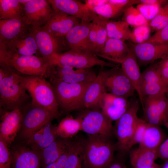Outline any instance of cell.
<instances>
[{
	"label": "cell",
	"instance_id": "1",
	"mask_svg": "<svg viewBox=\"0 0 168 168\" xmlns=\"http://www.w3.org/2000/svg\"><path fill=\"white\" fill-rule=\"evenodd\" d=\"M102 137L88 135L80 141L83 160L89 168H106L113 160L116 145Z\"/></svg>",
	"mask_w": 168,
	"mask_h": 168
},
{
	"label": "cell",
	"instance_id": "2",
	"mask_svg": "<svg viewBox=\"0 0 168 168\" xmlns=\"http://www.w3.org/2000/svg\"><path fill=\"white\" fill-rule=\"evenodd\" d=\"M2 68L5 76L0 80V110L10 111L21 109L30 96L22 83L21 75L14 70Z\"/></svg>",
	"mask_w": 168,
	"mask_h": 168
},
{
	"label": "cell",
	"instance_id": "3",
	"mask_svg": "<svg viewBox=\"0 0 168 168\" xmlns=\"http://www.w3.org/2000/svg\"><path fill=\"white\" fill-rule=\"evenodd\" d=\"M22 83L29 93L31 103L43 108L58 118L60 113L53 87L50 83L41 76L21 75Z\"/></svg>",
	"mask_w": 168,
	"mask_h": 168
},
{
	"label": "cell",
	"instance_id": "4",
	"mask_svg": "<svg viewBox=\"0 0 168 168\" xmlns=\"http://www.w3.org/2000/svg\"><path fill=\"white\" fill-rule=\"evenodd\" d=\"M59 110L61 114L84 108L83 99L85 92L91 83H66L51 79Z\"/></svg>",
	"mask_w": 168,
	"mask_h": 168
},
{
	"label": "cell",
	"instance_id": "5",
	"mask_svg": "<svg viewBox=\"0 0 168 168\" xmlns=\"http://www.w3.org/2000/svg\"><path fill=\"white\" fill-rule=\"evenodd\" d=\"M22 123L14 142L24 143L35 132L56 116L46 109L31 103L21 108Z\"/></svg>",
	"mask_w": 168,
	"mask_h": 168
},
{
	"label": "cell",
	"instance_id": "6",
	"mask_svg": "<svg viewBox=\"0 0 168 168\" xmlns=\"http://www.w3.org/2000/svg\"><path fill=\"white\" fill-rule=\"evenodd\" d=\"M2 66L25 75L42 77L46 75L49 67L47 63L40 56L11 54L6 50L2 58Z\"/></svg>",
	"mask_w": 168,
	"mask_h": 168
},
{
	"label": "cell",
	"instance_id": "7",
	"mask_svg": "<svg viewBox=\"0 0 168 168\" xmlns=\"http://www.w3.org/2000/svg\"><path fill=\"white\" fill-rule=\"evenodd\" d=\"M49 66H69L77 68H89L95 66L114 68L119 65L106 62L91 53L70 50L54 54L47 62Z\"/></svg>",
	"mask_w": 168,
	"mask_h": 168
},
{
	"label": "cell",
	"instance_id": "8",
	"mask_svg": "<svg viewBox=\"0 0 168 168\" xmlns=\"http://www.w3.org/2000/svg\"><path fill=\"white\" fill-rule=\"evenodd\" d=\"M78 117L81 121L82 131L87 135L110 139L114 133L112 121L100 108L87 109Z\"/></svg>",
	"mask_w": 168,
	"mask_h": 168
},
{
	"label": "cell",
	"instance_id": "9",
	"mask_svg": "<svg viewBox=\"0 0 168 168\" xmlns=\"http://www.w3.org/2000/svg\"><path fill=\"white\" fill-rule=\"evenodd\" d=\"M100 70L105 92L128 99L134 96L135 88L119 65Z\"/></svg>",
	"mask_w": 168,
	"mask_h": 168
},
{
	"label": "cell",
	"instance_id": "10",
	"mask_svg": "<svg viewBox=\"0 0 168 168\" xmlns=\"http://www.w3.org/2000/svg\"><path fill=\"white\" fill-rule=\"evenodd\" d=\"M139 105L137 101H131L127 110L115 121L114 133L117 142L116 149L126 152L127 146L131 139L139 118L137 116Z\"/></svg>",
	"mask_w": 168,
	"mask_h": 168
},
{
	"label": "cell",
	"instance_id": "11",
	"mask_svg": "<svg viewBox=\"0 0 168 168\" xmlns=\"http://www.w3.org/2000/svg\"><path fill=\"white\" fill-rule=\"evenodd\" d=\"M53 10L45 0H30L24 6L22 18L29 26L36 28L44 26L50 18Z\"/></svg>",
	"mask_w": 168,
	"mask_h": 168
},
{
	"label": "cell",
	"instance_id": "12",
	"mask_svg": "<svg viewBox=\"0 0 168 168\" xmlns=\"http://www.w3.org/2000/svg\"><path fill=\"white\" fill-rule=\"evenodd\" d=\"M89 68H77L69 66H49L48 76L69 83L91 82L97 75Z\"/></svg>",
	"mask_w": 168,
	"mask_h": 168
},
{
	"label": "cell",
	"instance_id": "13",
	"mask_svg": "<svg viewBox=\"0 0 168 168\" xmlns=\"http://www.w3.org/2000/svg\"><path fill=\"white\" fill-rule=\"evenodd\" d=\"M0 141L8 148L15 141L20 130L22 123L21 109L10 111L0 110Z\"/></svg>",
	"mask_w": 168,
	"mask_h": 168
},
{
	"label": "cell",
	"instance_id": "14",
	"mask_svg": "<svg viewBox=\"0 0 168 168\" xmlns=\"http://www.w3.org/2000/svg\"><path fill=\"white\" fill-rule=\"evenodd\" d=\"M127 44L138 61L142 64L152 63L168 55V42L158 44L145 42L136 44L130 41Z\"/></svg>",
	"mask_w": 168,
	"mask_h": 168
},
{
	"label": "cell",
	"instance_id": "15",
	"mask_svg": "<svg viewBox=\"0 0 168 168\" xmlns=\"http://www.w3.org/2000/svg\"><path fill=\"white\" fill-rule=\"evenodd\" d=\"M147 122L159 126L168 121V102L166 94L146 97L143 108Z\"/></svg>",
	"mask_w": 168,
	"mask_h": 168
},
{
	"label": "cell",
	"instance_id": "16",
	"mask_svg": "<svg viewBox=\"0 0 168 168\" xmlns=\"http://www.w3.org/2000/svg\"><path fill=\"white\" fill-rule=\"evenodd\" d=\"M12 160L11 168H40L38 152L25 144L14 142L9 148Z\"/></svg>",
	"mask_w": 168,
	"mask_h": 168
},
{
	"label": "cell",
	"instance_id": "17",
	"mask_svg": "<svg viewBox=\"0 0 168 168\" xmlns=\"http://www.w3.org/2000/svg\"><path fill=\"white\" fill-rule=\"evenodd\" d=\"M53 10L91 22L98 16L85 4L75 0H47Z\"/></svg>",
	"mask_w": 168,
	"mask_h": 168
},
{
	"label": "cell",
	"instance_id": "18",
	"mask_svg": "<svg viewBox=\"0 0 168 168\" xmlns=\"http://www.w3.org/2000/svg\"><path fill=\"white\" fill-rule=\"evenodd\" d=\"M140 90L144 99L166 94L168 91V86L163 83L158 73L156 63L150 66L142 73Z\"/></svg>",
	"mask_w": 168,
	"mask_h": 168
},
{
	"label": "cell",
	"instance_id": "19",
	"mask_svg": "<svg viewBox=\"0 0 168 168\" xmlns=\"http://www.w3.org/2000/svg\"><path fill=\"white\" fill-rule=\"evenodd\" d=\"M81 21L74 16L53 10L50 18L42 27L54 37L60 40L65 38L70 30Z\"/></svg>",
	"mask_w": 168,
	"mask_h": 168
},
{
	"label": "cell",
	"instance_id": "20",
	"mask_svg": "<svg viewBox=\"0 0 168 168\" xmlns=\"http://www.w3.org/2000/svg\"><path fill=\"white\" fill-rule=\"evenodd\" d=\"M128 99L104 92L100 100L99 107L112 121H116L130 107Z\"/></svg>",
	"mask_w": 168,
	"mask_h": 168
},
{
	"label": "cell",
	"instance_id": "21",
	"mask_svg": "<svg viewBox=\"0 0 168 168\" xmlns=\"http://www.w3.org/2000/svg\"><path fill=\"white\" fill-rule=\"evenodd\" d=\"M29 27L30 26L28 30L8 43L0 44L4 46L7 52L10 54L30 55L35 54L38 56V54H40Z\"/></svg>",
	"mask_w": 168,
	"mask_h": 168
},
{
	"label": "cell",
	"instance_id": "22",
	"mask_svg": "<svg viewBox=\"0 0 168 168\" xmlns=\"http://www.w3.org/2000/svg\"><path fill=\"white\" fill-rule=\"evenodd\" d=\"M29 29L35 38L40 55L47 63L54 54L58 53L60 40L54 37L42 27L30 26Z\"/></svg>",
	"mask_w": 168,
	"mask_h": 168
},
{
	"label": "cell",
	"instance_id": "23",
	"mask_svg": "<svg viewBox=\"0 0 168 168\" xmlns=\"http://www.w3.org/2000/svg\"><path fill=\"white\" fill-rule=\"evenodd\" d=\"M74 141L71 138L58 137L49 146L37 151L40 158L41 168H44L48 165L57 161L70 149Z\"/></svg>",
	"mask_w": 168,
	"mask_h": 168
},
{
	"label": "cell",
	"instance_id": "24",
	"mask_svg": "<svg viewBox=\"0 0 168 168\" xmlns=\"http://www.w3.org/2000/svg\"><path fill=\"white\" fill-rule=\"evenodd\" d=\"M57 126L53 124L51 121L48 122L34 133L24 144L35 151L44 149L58 137L56 132Z\"/></svg>",
	"mask_w": 168,
	"mask_h": 168
},
{
	"label": "cell",
	"instance_id": "25",
	"mask_svg": "<svg viewBox=\"0 0 168 168\" xmlns=\"http://www.w3.org/2000/svg\"><path fill=\"white\" fill-rule=\"evenodd\" d=\"M91 25V22L81 21L68 32L65 38L70 50L86 52L88 38Z\"/></svg>",
	"mask_w": 168,
	"mask_h": 168
},
{
	"label": "cell",
	"instance_id": "26",
	"mask_svg": "<svg viewBox=\"0 0 168 168\" xmlns=\"http://www.w3.org/2000/svg\"><path fill=\"white\" fill-rule=\"evenodd\" d=\"M124 41L107 38L102 50L97 55L114 63L121 64L129 51Z\"/></svg>",
	"mask_w": 168,
	"mask_h": 168
},
{
	"label": "cell",
	"instance_id": "27",
	"mask_svg": "<svg viewBox=\"0 0 168 168\" xmlns=\"http://www.w3.org/2000/svg\"><path fill=\"white\" fill-rule=\"evenodd\" d=\"M121 64V68L123 72L128 78L137 92L143 108L144 99L140 90L142 73H141L137 58L130 49L127 57Z\"/></svg>",
	"mask_w": 168,
	"mask_h": 168
},
{
	"label": "cell",
	"instance_id": "28",
	"mask_svg": "<svg viewBox=\"0 0 168 168\" xmlns=\"http://www.w3.org/2000/svg\"><path fill=\"white\" fill-rule=\"evenodd\" d=\"M22 18L0 20V43L5 44L28 30Z\"/></svg>",
	"mask_w": 168,
	"mask_h": 168
},
{
	"label": "cell",
	"instance_id": "29",
	"mask_svg": "<svg viewBox=\"0 0 168 168\" xmlns=\"http://www.w3.org/2000/svg\"><path fill=\"white\" fill-rule=\"evenodd\" d=\"M104 92L100 70L96 79L89 84L85 92L83 99L84 107L87 109L100 108L99 103Z\"/></svg>",
	"mask_w": 168,
	"mask_h": 168
},
{
	"label": "cell",
	"instance_id": "30",
	"mask_svg": "<svg viewBox=\"0 0 168 168\" xmlns=\"http://www.w3.org/2000/svg\"><path fill=\"white\" fill-rule=\"evenodd\" d=\"M130 162L134 168H150L158 158L157 149H150L138 147L130 152Z\"/></svg>",
	"mask_w": 168,
	"mask_h": 168
},
{
	"label": "cell",
	"instance_id": "31",
	"mask_svg": "<svg viewBox=\"0 0 168 168\" xmlns=\"http://www.w3.org/2000/svg\"><path fill=\"white\" fill-rule=\"evenodd\" d=\"M82 130L80 119L68 115L63 119L57 126L56 132L58 137L70 139Z\"/></svg>",
	"mask_w": 168,
	"mask_h": 168
},
{
	"label": "cell",
	"instance_id": "32",
	"mask_svg": "<svg viewBox=\"0 0 168 168\" xmlns=\"http://www.w3.org/2000/svg\"><path fill=\"white\" fill-rule=\"evenodd\" d=\"M164 137V134L159 126L148 123L143 138L138 147L157 149L163 142Z\"/></svg>",
	"mask_w": 168,
	"mask_h": 168
},
{
	"label": "cell",
	"instance_id": "33",
	"mask_svg": "<svg viewBox=\"0 0 168 168\" xmlns=\"http://www.w3.org/2000/svg\"><path fill=\"white\" fill-rule=\"evenodd\" d=\"M24 6L18 0H0V20L22 18Z\"/></svg>",
	"mask_w": 168,
	"mask_h": 168
},
{
	"label": "cell",
	"instance_id": "34",
	"mask_svg": "<svg viewBox=\"0 0 168 168\" xmlns=\"http://www.w3.org/2000/svg\"><path fill=\"white\" fill-rule=\"evenodd\" d=\"M108 38L125 41L129 40L131 31L129 25L124 21H108L106 23Z\"/></svg>",
	"mask_w": 168,
	"mask_h": 168
},
{
	"label": "cell",
	"instance_id": "35",
	"mask_svg": "<svg viewBox=\"0 0 168 168\" xmlns=\"http://www.w3.org/2000/svg\"><path fill=\"white\" fill-rule=\"evenodd\" d=\"M124 20L129 25L135 27L148 24L149 21L146 20L136 8L132 6H128L125 10Z\"/></svg>",
	"mask_w": 168,
	"mask_h": 168
},
{
	"label": "cell",
	"instance_id": "36",
	"mask_svg": "<svg viewBox=\"0 0 168 168\" xmlns=\"http://www.w3.org/2000/svg\"><path fill=\"white\" fill-rule=\"evenodd\" d=\"M108 21V20L99 16L98 19L96 40L94 54V55L96 56L103 49L108 38L106 28V23Z\"/></svg>",
	"mask_w": 168,
	"mask_h": 168
},
{
	"label": "cell",
	"instance_id": "37",
	"mask_svg": "<svg viewBox=\"0 0 168 168\" xmlns=\"http://www.w3.org/2000/svg\"><path fill=\"white\" fill-rule=\"evenodd\" d=\"M83 159L80 141H75L71 147L64 168H77Z\"/></svg>",
	"mask_w": 168,
	"mask_h": 168
},
{
	"label": "cell",
	"instance_id": "38",
	"mask_svg": "<svg viewBox=\"0 0 168 168\" xmlns=\"http://www.w3.org/2000/svg\"><path fill=\"white\" fill-rule=\"evenodd\" d=\"M123 8L107 3L98 7H93L90 9L96 13L99 17L109 20L117 15Z\"/></svg>",
	"mask_w": 168,
	"mask_h": 168
},
{
	"label": "cell",
	"instance_id": "39",
	"mask_svg": "<svg viewBox=\"0 0 168 168\" xmlns=\"http://www.w3.org/2000/svg\"><path fill=\"white\" fill-rule=\"evenodd\" d=\"M150 32L151 28L148 24L135 27L131 32L129 40L136 44L145 42L150 37Z\"/></svg>",
	"mask_w": 168,
	"mask_h": 168
},
{
	"label": "cell",
	"instance_id": "40",
	"mask_svg": "<svg viewBox=\"0 0 168 168\" xmlns=\"http://www.w3.org/2000/svg\"><path fill=\"white\" fill-rule=\"evenodd\" d=\"M147 125L148 123L146 121L139 118L133 134L127 146L126 152L128 151L135 144H139L141 142Z\"/></svg>",
	"mask_w": 168,
	"mask_h": 168
},
{
	"label": "cell",
	"instance_id": "41",
	"mask_svg": "<svg viewBox=\"0 0 168 168\" xmlns=\"http://www.w3.org/2000/svg\"><path fill=\"white\" fill-rule=\"evenodd\" d=\"M161 6L159 5H151L139 4L137 8L143 17L148 21H151L156 16Z\"/></svg>",
	"mask_w": 168,
	"mask_h": 168
},
{
	"label": "cell",
	"instance_id": "42",
	"mask_svg": "<svg viewBox=\"0 0 168 168\" xmlns=\"http://www.w3.org/2000/svg\"><path fill=\"white\" fill-rule=\"evenodd\" d=\"M98 17L96 19L91 22V26L88 35L86 46V52L91 53L93 55H94L96 40Z\"/></svg>",
	"mask_w": 168,
	"mask_h": 168
},
{
	"label": "cell",
	"instance_id": "43",
	"mask_svg": "<svg viewBox=\"0 0 168 168\" xmlns=\"http://www.w3.org/2000/svg\"><path fill=\"white\" fill-rule=\"evenodd\" d=\"M12 160L9 148L0 141V168H11Z\"/></svg>",
	"mask_w": 168,
	"mask_h": 168
},
{
	"label": "cell",
	"instance_id": "44",
	"mask_svg": "<svg viewBox=\"0 0 168 168\" xmlns=\"http://www.w3.org/2000/svg\"><path fill=\"white\" fill-rule=\"evenodd\" d=\"M146 42L158 44L168 42V24L156 31Z\"/></svg>",
	"mask_w": 168,
	"mask_h": 168
},
{
	"label": "cell",
	"instance_id": "45",
	"mask_svg": "<svg viewBox=\"0 0 168 168\" xmlns=\"http://www.w3.org/2000/svg\"><path fill=\"white\" fill-rule=\"evenodd\" d=\"M158 73L165 84L168 86V55L156 63Z\"/></svg>",
	"mask_w": 168,
	"mask_h": 168
},
{
	"label": "cell",
	"instance_id": "46",
	"mask_svg": "<svg viewBox=\"0 0 168 168\" xmlns=\"http://www.w3.org/2000/svg\"><path fill=\"white\" fill-rule=\"evenodd\" d=\"M71 147L63 154L57 161L48 165L44 168H64Z\"/></svg>",
	"mask_w": 168,
	"mask_h": 168
},
{
	"label": "cell",
	"instance_id": "47",
	"mask_svg": "<svg viewBox=\"0 0 168 168\" xmlns=\"http://www.w3.org/2000/svg\"><path fill=\"white\" fill-rule=\"evenodd\" d=\"M158 158L168 160V138L164 141L157 148Z\"/></svg>",
	"mask_w": 168,
	"mask_h": 168
},
{
	"label": "cell",
	"instance_id": "48",
	"mask_svg": "<svg viewBox=\"0 0 168 168\" xmlns=\"http://www.w3.org/2000/svg\"><path fill=\"white\" fill-rule=\"evenodd\" d=\"M163 7L164 12L162 21L159 25L155 29L158 30L168 24V2Z\"/></svg>",
	"mask_w": 168,
	"mask_h": 168
},
{
	"label": "cell",
	"instance_id": "49",
	"mask_svg": "<svg viewBox=\"0 0 168 168\" xmlns=\"http://www.w3.org/2000/svg\"><path fill=\"white\" fill-rule=\"evenodd\" d=\"M85 4L90 9L102 6L108 2V0H84Z\"/></svg>",
	"mask_w": 168,
	"mask_h": 168
},
{
	"label": "cell",
	"instance_id": "50",
	"mask_svg": "<svg viewBox=\"0 0 168 168\" xmlns=\"http://www.w3.org/2000/svg\"><path fill=\"white\" fill-rule=\"evenodd\" d=\"M168 2L164 0H137V4H145L151 5H159L161 6Z\"/></svg>",
	"mask_w": 168,
	"mask_h": 168
},
{
	"label": "cell",
	"instance_id": "51",
	"mask_svg": "<svg viewBox=\"0 0 168 168\" xmlns=\"http://www.w3.org/2000/svg\"><path fill=\"white\" fill-rule=\"evenodd\" d=\"M112 161L106 167V168H126L124 164L122 163L116 161L112 162Z\"/></svg>",
	"mask_w": 168,
	"mask_h": 168
},
{
	"label": "cell",
	"instance_id": "52",
	"mask_svg": "<svg viewBox=\"0 0 168 168\" xmlns=\"http://www.w3.org/2000/svg\"><path fill=\"white\" fill-rule=\"evenodd\" d=\"M30 0H18V1L23 6Z\"/></svg>",
	"mask_w": 168,
	"mask_h": 168
},
{
	"label": "cell",
	"instance_id": "53",
	"mask_svg": "<svg viewBox=\"0 0 168 168\" xmlns=\"http://www.w3.org/2000/svg\"><path fill=\"white\" fill-rule=\"evenodd\" d=\"M162 166L161 165L155 163L153 166L150 168H162Z\"/></svg>",
	"mask_w": 168,
	"mask_h": 168
},
{
	"label": "cell",
	"instance_id": "54",
	"mask_svg": "<svg viewBox=\"0 0 168 168\" xmlns=\"http://www.w3.org/2000/svg\"><path fill=\"white\" fill-rule=\"evenodd\" d=\"M162 168H168V160L166 162V163Z\"/></svg>",
	"mask_w": 168,
	"mask_h": 168
},
{
	"label": "cell",
	"instance_id": "55",
	"mask_svg": "<svg viewBox=\"0 0 168 168\" xmlns=\"http://www.w3.org/2000/svg\"><path fill=\"white\" fill-rule=\"evenodd\" d=\"M164 125L168 129V121L166 122Z\"/></svg>",
	"mask_w": 168,
	"mask_h": 168
},
{
	"label": "cell",
	"instance_id": "56",
	"mask_svg": "<svg viewBox=\"0 0 168 168\" xmlns=\"http://www.w3.org/2000/svg\"><path fill=\"white\" fill-rule=\"evenodd\" d=\"M166 96L167 98L168 102V91L166 93Z\"/></svg>",
	"mask_w": 168,
	"mask_h": 168
},
{
	"label": "cell",
	"instance_id": "57",
	"mask_svg": "<svg viewBox=\"0 0 168 168\" xmlns=\"http://www.w3.org/2000/svg\"><path fill=\"white\" fill-rule=\"evenodd\" d=\"M77 168H82V164L79 165Z\"/></svg>",
	"mask_w": 168,
	"mask_h": 168
}]
</instances>
